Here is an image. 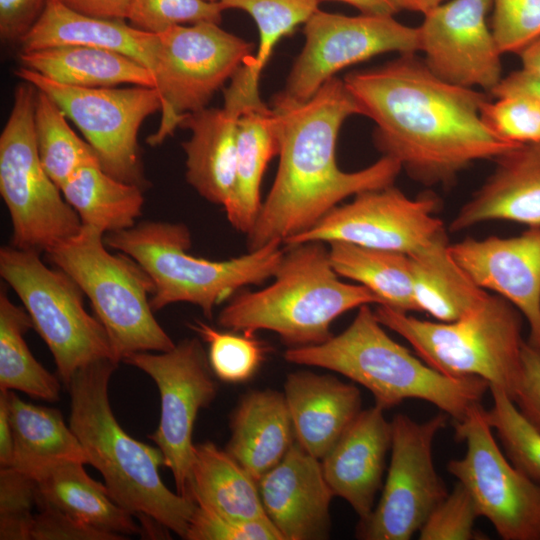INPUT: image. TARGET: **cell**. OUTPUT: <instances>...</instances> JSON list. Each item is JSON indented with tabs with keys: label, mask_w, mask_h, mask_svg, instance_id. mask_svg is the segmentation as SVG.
Here are the masks:
<instances>
[{
	"label": "cell",
	"mask_w": 540,
	"mask_h": 540,
	"mask_svg": "<svg viewBox=\"0 0 540 540\" xmlns=\"http://www.w3.org/2000/svg\"><path fill=\"white\" fill-rule=\"evenodd\" d=\"M344 82L376 124V148L424 185L448 186L472 163L518 145L483 123L485 93L440 79L416 53L353 71Z\"/></svg>",
	"instance_id": "1"
},
{
	"label": "cell",
	"mask_w": 540,
	"mask_h": 540,
	"mask_svg": "<svg viewBox=\"0 0 540 540\" xmlns=\"http://www.w3.org/2000/svg\"><path fill=\"white\" fill-rule=\"evenodd\" d=\"M279 141V167L258 214L246 234L248 251L278 240L284 244L310 229L341 201L392 185L399 162L382 156L354 172L336 162V143L344 121L364 110L344 80L333 77L308 100L276 94L272 100Z\"/></svg>",
	"instance_id": "2"
},
{
	"label": "cell",
	"mask_w": 540,
	"mask_h": 540,
	"mask_svg": "<svg viewBox=\"0 0 540 540\" xmlns=\"http://www.w3.org/2000/svg\"><path fill=\"white\" fill-rule=\"evenodd\" d=\"M117 365L113 360H100L73 376L66 386L71 398L69 426L88 464L101 473L110 497L120 507L185 538L196 503L163 483L159 448L132 438L115 418L108 389Z\"/></svg>",
	"instance_id": "3"
},
{
	"label": "cell",
	"mask_w": 540,
	"mask_h": 540,
	"mask_svg": "<svg viewBox=\"0 0 540 540\" xmlns=\"http://www.w3.org/2000/svg\"><path fill=\"white\" fill-rule=\"evenodd\" d=\"M287 362L325 368L368 389L381 408L420 399L440 408L454 421L480 404L489 383L475 376L450 377L415 357L384 330L370 305H362L340 334L312 346L288 348Z\"/></svg>",
	"instance_id": "4"
},
{
	"label": "cell",
	"mask_w": 540,
	"mask_h": 540,
	"mask_svg": "<svg viewBox=\"0 0 540 540\" xmlns=\"http://www.w3.org/2000/svg\"><path fill=\"white\" fill-rule=\"evenodd\" d=\"M286 246L273 282L231 297L218 314L220 326L246 335L272 331L288 348H298L327 341L344 313L380 304L368 288L340 279L324 242Z\"/></svg>",
	"instance_id": "5"
},
{
	"label": "cell",
	"mask_w": 540,
	"mask_h": 540,
	"mask_svg": "<svg viewBox=\"0 0 540 540\" xmlns=\"http://www.w3.org/2000/svg\"><path fill=\"white\" fill-rule=\"evenodd\" d=\"M107 247L123 253L148 274L153 283L150 305L159 311L175 303L198 306L211 318L214 308L250 285L272 278L285 249L274 240L228 260L193 256L191 233L183 223L144 221L104 236Z\"/></svg>",
	"instance_id": "6"
},
{
	"label": "cell",
	"mask_w": 540,
	"mask_h": 540,
	"mask_svg": "<svg viewBox=\"0 0 540 540\" xmlns=\"http://www.w3.org/2000/svg\"><path fill=\"white\" fill-rule=\"evenodd\" d=\"M374 312L433 369L450 377H480L514 401L522 377L523 316L505 298L489 294L452 322L421 320L381 304Z\"/></svg>",
	"instance_id": "7"
},
{
	"label": "cell",
	"mask_w": 540,
	"mask_h": 540,
	"mask_svg": "<svg viewBox=\"0 0 540 540\" xmlns=\"http://www.w3.org/2000/svg\"><path fill=\"white\" fill-rule=\"evenodd\" d=\"M104 235L95 227L82 225L77 234L45 253L89 299L118 362L137 352L171 350L175 343L157 322L150 305V277L129 256L110 253Z\"/></svg>",
	"instance_id": "8"
},
{
	"label": "cell",
	"mask_w": 540,
	"mask_h": 540,
	"mask_svg": "<svg viewBox=\"0 0 540 540\" xmlns=\"http://www.w3.org/2000/svg\"><path fill=\"white\" fill-rule=\"evenodd\" d=\"M0 275L21 300L66 386L94 362L119 363L105 328L86 311L83 291L64 271L48 267L40 252L1 247Z\"/></svg>",
	"instance_id": "9"
},
{
	"label": "cell",
	"mask_w": 540,
	"mask_h": 540,
	"mask_svg": "<svg viewBox=\"0 0 540 540\" xmlns=\"http://www.w3.org/2000/svg\"><path fill=\"white\" fill-rule=\"evenodd\" d=\"M36 88L23 81L0 135V194L8 209L11 245L46 252L79 232L81 220L45 171L33 115Z\"/></svg>",
	"instance_id": "10"
},
{
	"label": "cell",
	"mask_w": 540,
	"mask_h": 540,
	"mask_svg": "<svg viewBox=\"0 0 540 540\" xmlns=\"http://www.w3.org/2000/svg\"><path fill=\"white\" fill-rule=\"evenodd\" d=\"M158 35L154 68L161 121L147 143L157 146L183 118L207 107L212 96L252 56L250 42L215 22L171 27Z\"/></svg>",
	"instance_id": "11"
},
{
	"label": "cell",
	"mask_w": 540,
	"mask_h": 540,
	"mask_svg": "<svg viewBox=\"0 0 540 540\" xmlns=\"http://www.w3.org/2000/svg\"><path fill=\"white\" fill-rule=\"evenodd\" d=\"M15 75L48 94L95 151L101 168L112 177L146 184L138 146L143 121L161 111L156 87L81 88L64 85L24 66Z\"/></svg>",
	"instance_id": "12"
},
{
	"label": "cell",
	"mask_w": 540,
	"mask_h": 540,
	"mask_svg": "<svg viewBox=\"0 0 540 540\" xmlns=\"http://www.w3.org/2000/svg\"><path fill=\"white\" fill-rule=\"evenodd\" d=\"M449 416L440 413L419 423L405 414L391 420V460L378 503L359 521L365 540H409L448 495L433 462V442Z\"/></svg>",
	"instance_id": "13"
},
{
	"label": "cell",
	"mask_w": 540,
	"mask_h": 540,
	"mask_svg": "<svg viewBox=\"0 0 540 540\" xmlns=\"http://www.w3.org/2000/svg\"><path fill=\"white\" fill-rule=\"evenodd\" d=\"M485 413L478 404L454 421L455 438L467 450L463 458L449 461L447 469L502 539L540 540V486L502 453Z\"/></svg>",
	"instance_id": "14"
},
{
	"label": "cell",
	"mask_w": 540,
	"mask_h": 540,
	"mask_svg": "<svg viewBox=\"0 0 540 540\" xmlns=\"http://www.w3.org/2000/svg\"><path fill=\"white\" fill-rule=\"evenodd\" d=\"M123 362L145 372L159 390L160 421L148 438L161 451L164 466L171 470L176 492L187 496L194 424L199 411L214 401L218 391L202 343L187 338L169 351L137 352Z\"/></svg>",
	"instance_id": "15"
},
{
	"label": "cell",
	"mask_w": 540,
	"mask_h": 540,
	"mask_svg": "<svg viewBox=\"0 0 540 540\" xmlns=\"http://www.w3.org/2000/svg\"><path fill=\"white\" fill-rule=\"evenodd\" d=\"M305 44L279 94L302 102L334 75L374 56L419 51L418 27L394 16H347L318 9L304 24Z\"/></svg>",
	"instance_id": "16"
},
{
	"label": "cell",
	"mask_w": 540,
	"mask_h": 540,
	"mask_svg": "<svg viewBox=\"0 0 540 540\" xmlns=\"http://www.w3.org/2000/svg\"><path fill=\"white\" fill-rule=\"evenodd\" d=\"M439 206V198L431 192L410 198L393 184L367 190L284 245L346 242L411 254L447 233L435 215Z\"/></svg>",
	"instance_id": "17"
},
{
	"label": "cell",
	"mask_w": 540,
	"mask_h": 540,
	"mask_svg": "<svg viewBox=\"0 0 540 540\" xmlns=\"http://www.w3.org/2000/svg\"><path fill=\"white\" fill-rule=\"evenodd\" d=\"M492 0H451L424 14L419 51L440 79L491 93L502 76L500 52L487 14Z\"/></svg>",
	"instance_id": "18"
},
{
	"label": "cell",
	"mask_w": 540,
	"mask_h": 540,
	"mask_svg": "<svg viewBox=\"0 0 540 540\" xmlns=\"http://www.w3.org/2000/svg\"><path fill=\"white\" fill-rule=\"evenodd\" d=\"M449 250L480 288L520 311L529 325L527 342L540 350V228L512 237H467Z\"/></svg>",
	"instance_id": "19"
},
{
	"label": "cell",
	"mask_w": 540,
	"mask_h": 540,
	"mask_svg": "<svg viewBox=\"0 0 540 540\" xmlns=\"http://www.w3.org/2000/svg\"><path fill=\"white\" fill-rule=\"evenodd\" d=\"M265 513L282 540L327 539L334 494L321 460L296 441L284 458L258 480Z\"/></svg>",
	"instance_id": "20"
},
{
	"label": "cell",
	"mask_w": 540,
	"mask_h": 540,
	"mask_svg": "<svg viewBox=\"0 0 540 540\" xmlns=\"http://www.w3.org/2000/svg\"><path fill=\"white\" fill-rule=\"evenodd\" d=\"M392 427L384 409L361 410L333 447L321 459L325 479L334 496L349 503L360 520L375 507L383 484Z\"/></svg>",
	"instance_id": "21"
},
{
	"label": "cell",
	"mask_w": 540,
	"mask_h": 540,
	"mask_svg": "<svg viewBox=\"0 0 540 540\" xmlns=\"http://www.w3.org/2000/svg\"><path fill=\"white\" fill-rule=\"evenodd\" d=\"M494 161V171L461 206L449 231L493 220L540 228V144H518Z\"/></svg>",
	"instance_id": "22"
},
{
	"label": "cell",
	"mask_w": 540,
	"mask_h": 540,
	"mask_svg": "<svg viewBox=\"0 0 540 540\" xmlns=\"http://www.w3.org/2000/svg\"><path fill=\"white\" fill-rule=\"evenodd\" d=\"M283 393L296 442L320 460L362 410L357 386L333 375L307 370L290 373Z\"/></svg>",
	"instance_id": "23"
},
{
	"label": "cell",
	"mask_w": 540,
	"mask_h": 540,
	"mask_svg": "<svg viewBox=\"0 0 540 540\" xmlns=\"http://www.w3.org/2000/svg\"><path fill=\"white\" fill-rule=\"evenodd\" d=\"M18 44L20 52L56 46L112 50L134 59L153 74L158 35L136 29L125 20L87 16L71 10L60 0H47L41 15Z\"/></svg>",
	"instance_id": "24"
},
{
	"label": "cell",
	"mask_w": 540,
	"mask_h": 540,
	"mask_svg": "<svg viewBox=\"0 0 540 540\" xmlns=\"http://www.w3.org/2000/svg\"><path fill=\"white\" fill-rule=\"evenodd\" d=\"M230 430L224 449L257 482L296 441L284 393L272 389L246 393L231 415Z\"/></svg>",
	"instance_id": "25"
},
{
	"label": "cell",
	"mask_w": 540,
	"mask_h": 540,
	"mask_svg": "<svg viewBox=\"0 0 540 540\" xmlns=\"http://www.w3.org/2000/svg\"><path fill=\"white\" fill-rule=\"evenodd\" d=\"M237 119L223 108H203L186 115L179 127L191 130L182 143L186 180L206 200L229 202L235 183Z\"/></svg>",
	"instance_id": "26"
},
{
	"label": "cell",
	"mask_w": 540,
	"mask_h": 540,
	"mask_svg": "<svg viewBox=\"0 0 540 540\" xmlns=\"http://www.w3.org/2000/svg\"><path fill=\"white\" fill-rule=\"evenodd\" d=\"M223 10L239 9L255 21L259 33L256 54L242 65L224 90V108L239 117L266 106L259 95V79L277 43L291 35L319 9V0H219Z\"/></svg>",
	"instance_id": "27"
},
{
	"label": "cell",
	"mask_w": 540,
	"mask_h": 540,
	"mask_svg": "<svg viewBox=\"0 0 540 540\" xmlns=\"http://www.w3.org/2000/svg\"><path fill=\"white\" fill-rule=\"evenodd\" d=\"M82 462L60 461L35 478L36 504L52 506L98 530L122 536L140 534L132 515L109 495L105 484L95 481Z\"/></svg>",
	"instance_id": "28"
},
{
	"label": "cell",
	"mask_w": 540,
	"mask_h": 540,
	"mask_svg": "<svg viewBox=\"0 0 540 540\" xmlns=\"http://www.w3.org/2000/svg\"><path fill=\"white\" fill-rule=\"evenodd\" d=\"M22 66L55 82L81 88L120 84L156 87L153 74L134 59L107 49L56 46L20 52Z\"/></svg>",
	"instance_id": "29"
},
{
	"label": "cell",
	"mask_w": 540,
	"mask_h": 540,
	"mask_svg": "<svg viewBox=\"0 0 540 540\" xmlns=\"http://www.w3.org/2000/svg\"><path fill=\"white\" fill-rule=\"evenodd\" d=\"M447 233L408 254L418 312L440 322L455 321L480 305L489 293L455 261Z\"/></svg>",
	"instance_id": "30"
},
{
	"label": "cell",
	"mask_w": 540,
	"mask_h": 540,
	"mask_svg": "<svg viewBox=\"0 0 540 540\" xmlns=\"http://www.w3.org/2000/svg\"><path fill=\"white\" fill-rule=\"evenodd\" d=\"M4 391L14 440L10 467L34 479L60 461L88 464L80 441L58 409L34 405L12 390Z\"/></svg>",
	"instance_id": "31"
},
{
	"label": "cell",
	"mask_w": 540,
	"mask_h": 540,
	"mask_svg": "<svg viewBox=\"0 0 540 540\" xmlns=\"http://www.w3.org/2000/svg\"><path fill=\"white\" fill-rule=\"evenodd\" d=\"M280 141L272 108L249 109L237 119V158L233 192L224 207L227 219L238 232L253 227L262 201L260 188L267 165L279 155Z\"/></svg>",
	"instance_id": "32"
},
{
	"label": "cell",
	"mask_w": 540,
	"mask_h": 540,
	"mask_svg": "<svg viewBox=\"0 0 540 540\" xmlns=\"http://www.w3.org/2000/svg\"><path fill=\"white\" fill-rule=\"evenodd\" d=\"M186 495L227 517H267L258 482L225 449L209 441L194 446Z\"/></svg>",
	"instance_id": "33"
},
{
	"label": "cell",
	"mask_w": 540,
	"mask_h": 540,
	"mask_svg": "<svg viewBox=\"0 0 540 540\" xmlns=\"http://www.w3.org/2000/svg\"><path fill=\"white\" fill-rule=\"evenodd\" d=\"M61 192L82 225L105 235L133 227L144 204L141 186L112 177L98 163L77 170Z\"/></svg>",
	"instance_id": "34"
},
{
	"label": "cell",
	"mask_w": 540,
	"mask_h": 540,
	"mask_svg": "<svg viewBox=\"0 0 540 540\" xmlns=\"http://www.w3.org/2000/svg\"><path fill=\"white\" fill-rule=\"evenodd\" d=\"M328 247L331 264L340 277L368 288L381 305L418 312L408 254L346 242H331Z\"/></svg>",
	"instance_id": "35"
},
{
	"label": "cell",
	"mask_w": 540,
	"mask_h": 540,
	"mask_svg": "<svg viewBox=\"0 0 540 540\" xmlns=\"http://www.w3.org/2000/svg\"><path fill=\"white\" fill-rule=\"evenodd\" d=\"M33 328L24 307L13 303L7 291L0 292V390L20 391L32 398L55 402L60 382L32 355L25 339Z\"/></svg>",
	"instance_id": "36"
},
{
	"label": "cell",
	"mask_w": 540,
	"mask_h": 540,
	"mask_svg": "<svg viewBox=\"0 0 540 540\" xmlns=\"http://www.w3.org/2000/svg\"><path fill=\"white\" fill-rule=\"evenodd\" d=\"M67 119L48 94L36 89L33 125L37 150L45 171L60 190L77 170L99 164L93 148L73 131Z\"/></svg>",
	"instance_id": "37"
},
{
	"label": "cell",
	"mask_w": 540,
	"mask_h": 540,
	"mask_svg": "<svg viewBox=\"0 0 540 540\" xmlns=\"http://www.w3.org/2000/svg\"><path fill=\"white\" fill-rule=\"evenodd\" d=\"M492 407L486 419L501 440L506 457L524 475L540 486V431L519 411L501 388L489 386Z\"/></svg>",
	"instance_id": "38"
},
{
	"label": "cell",
	"mask_w": 540,
	"mask_h": 540,
	"mask_svg": "<svg viewBox=\"0 0 540 540\" xmlns=\"http://www.w3.org/2000/svg\"><path fill=\"white\" fill-rule=\"evenodd\" d=\"M189 327L208 344L210 367L224 382L235 384L250 379L269 351L268 346L254 335L219 331L200 320H195Z\"/></svg>",
	"instance_id": "39"
},
{
	"label": "cell",
	"mask_w": 540,
	"mask_h": 540,
	"mask_svg": "<svg viewBox=\"0 0 540 540\" xmlns=\"http://www.w3.org/2000/svg\"><path fill=\"white\" fill-rule=\"evenodd\" d=\"M480 115L486 127L511 143L540 144V101L526 93L497 97L483 102Z\"/></svg>",
	"instance_id": "40"
},
{
	"label": "cell",
	"mask_w": 540,
	"mask_h": 540,
	"mask_svg": "<svg viewBox=\"0 0 540 540\" xmlns=\"http://www.w3.org/2000/svg\"><path fill=\"white\" fill-rule=\"evenodd\" d=\"M219 2L206 0H134L128 20L136 29L159 34L171 27L222 20Z\"/></svg>",
	"instance_id": "41"
},
{
	"label": "cell",
	"mask_w": 540,
	"mask_h": 540,
	"mask_svg": "<svg viewBox=\"0 0 540 540\" xmlns=\"http://www.w3.org/2000/svg\"><path fill=\"white\" fill-rule=\"evenodd\" d=\"M35 480L12 467L0 470V539L30 540L36 504Z\"/></svg>",
	"instance_id": "42"
},
{
	"label": "cell",
	"mask_w": 540,
	"mask_h": 540,
	"mask_svg": "<svg viewBox=\"0 0 540 540\" xmlns=\"http://www.w3.org/2000/svg\"><path fill=\"white\" fill-rule=\"evenodd\" d=\"M491 30L502 54L519 53L540 38V0H492Z\"/></svg>",
	"instance_id": "43"
},
{
	"label": "cell",
	"mask_w": 540,
	"mask_h": 540,
	"mask_svg": "<svg viewBox=\"0 0 540 540\" xmlns=\"http://www.w3.org/2000/svg\"><path fill=\"white\" fill-rule=\"evenodd\" d=\"M480 516L468 489L457 481L453 490L432 511L421 529V540L482 539L474 529Z\"/></svg>",
	"instance_id": "44"
},
{
	"label": "cell",
	"mask_w": 540,
	"mask_h": 540,
	"mask_svg": "<svg viewBox=\"0 0 540 540\" xmlns=\"http://www.w3.org/2000/svg\"><path fill=\"white\" fill-rule=\"evenodd\" d=\"M187 540H282L268 517L240 520L199 505L191 516Z\"/></svg>",
	"instance_id": "45"
},
{
	"label": "cell",
	"mask_w": 540,
	"mask_h": 540,
	"mask_svg": "<svg viewBox=\"0 0 540 540\" xmlns=\"http://www.w3.org/2000/svg\"><path fill=\"white\" fill-rule=\"evenodd\" d=\"M33 540H122L125 536L107 533L85 524L49 505L34 515Z\"/></svg>",
	"instance_id": "46"
},
{
	"label": "cell",
	"mask_w": 540,
	"mask_h": 540,
	"mask_svg": "<svg viewBox=\"0 0 540 540\" xmlns=\"http://www.w3.org/2000/svg\"><path fill=\"white\" fill-rule=\"evenodd\" d=\"M522 415L540 431V350L524 342L522 377L514 398Z\"/></svg>",
	"instance_id": "47"
},
{
	"label": "cell",
	"mask_w": 540,
	"mask_h": 540,
	"mask_svg": "<svg viewBox=\"0 0 540 540\" xmlns=\"http://www.w3.org/2000/svg\"><path fill=\"white\" fill-rule=\"evenodd\" d=\"M47 0H0V37L18 43L41 15Z\"/></svg>",
	"instance_id": "48"
},
{
	"label": "cell",
	"mask_w": 540,
	"mask_h": 540,
	"mask_svg": "<svg viewBox=\"0 0 540 540\" xmlns=\"http://www.w3.org/2000/svg\"><path fill=\"white\" fill-rule=\"evenodd\" d=\"M78 13L103 19H128L134 0H60Z\"/></svg>",
	"instance_id": "49"
},
{
	"label": "cell",
	"mask_w": 540,
	"mask_h": 540,
	"mask_svg": "<svg viewBox=\"0 0 540 540\" xmlns=\"http://www.w3.org/2000/svg\"><path fill=\"white\" fill-rule=\"evenodd\" d=\"M513 93H526L540 101V78L520 69L503 77L491 92L496 98Z\"/></svg>",
	"instance_id": "50"
},
{
	"label": "cell",
	"mask_w": 540,
	"mask_h": 540,
	"mask_svg": "<svg viewBox=\"0 0 540 540\" xmlns=\"http://www.w3.org/2000/svg\"><path fill=\"white\" fill-rule=\"evenodd\" d=\"M13 432L9 419L6 394L0 390V466L10 467L13 460Z\"/></svg>",
	"instance_id": "51"
},
{
	"label": "cell",
	"mask_w": 540,
	"mask_h": 540,
	"mask_svg": "<svg viewBox=\"0 0 540 540\" xmlns=\"http://www.w3.org/2000/svg\"><path fill=\"white\" fill-rule=\"evenodd\" d=\"M322 1H340L366 15L394 16L402 10L399 0H319Z\"/></svg>",
	"instance_id": "52"
},
{
	"label": "cell",
	"mask_w": 540,
	"mask_h": 540,
	"mask_svg": "<svg viewBox=\"0 0 540 540\" xmlns=\"http://www.w3.org/2000/svg\"><path fill=\"white\" fill-rule=\"evenodd\" d=\"M518 54L522 70L540 78V38L526 46Z\"/></svg>",
	"instance_id": "53"
},
{
	"label": "cell",
	"mask_w": 540,
	"mask_h": 540,
	"mask_svg": "<svg viewBox=\"0 0 540 540\" xmlns=\"http://www.w3.org/2000/svg\"><path fill=\"white\" fill-rule=\"evenodd\" d=\"M445 0H399L401 9L420 12L423 15L441 5Z\"/></svg>",
	"instance_id": "54"
},
{
	"label": "cell",
	"mask_w": 540,
	"mask_h": 540,
	"mask_svg": "<svg viewBox=\"0 0 540 540\" xmlns=\"http://www.w3.org/2000/svg\"><path fill=\"white\" fill-rule=\"evenodd\" d=\"M206 1H209V2H219V0H206Z\"/></svg>",
	"instance_id": "55"
}]
</instances>
